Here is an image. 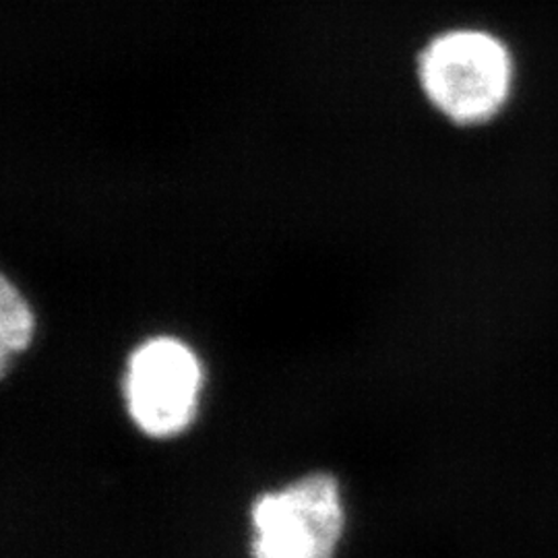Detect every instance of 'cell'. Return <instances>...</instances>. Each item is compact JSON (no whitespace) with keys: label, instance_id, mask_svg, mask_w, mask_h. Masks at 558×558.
<instances>
[{"label":"cell","instance_id":"cell-1","mask_svg":"<svg viewBox=\"0 0 558 558\" xmlns=\"http://www.w3.org/2000/svg\"><path fill=\"white\" fill-rule=\"evenodd\" d=\"M513 77L507 44L478 27L445 29L416 57L420 94L456 126H478L495 119L509 101Z\"/></svg>","mask_w":558,"mask_h":558},{"label":"cell","instance_id":"cell-2","mask_svg":"<svg viewBox=\"0 0 558 558\" xmlns=\"http://www.w3.org/2000/svg\"><path fill=\"white\" fill-rule=\"evenodd\" d=\"M253 558H333L343 534L338 480L325 472L290 482L253 502Z\"/></svg>","mask_w":558,"mask_h":558},{"label":"cell","instance_id":"cell-3","mask_svg":"<svg viewBox=\"0 0 558 558\" xmlns=\"http://www.w3.org/2000/svg\"><path fill=\"white\" fill-rule=\"evenodd\" d=\"M201 364L195 352L174 338H154L131 354L124 399L131 418L154 439L182 433L197 414Z\"/></svg>","mask_w":558,"mask_h":558},{"label":"cell","instance_id":"cell-4","mask_svg":"<svg viewBox=\"0 0 558 558\" xmlns=\"http://www.w3.org/2000/svg\"><path fill=\"white\" fill-rule=\"evenodd\" d=\"M36 317L27 304L20 288L11 279L2 278L0 283V352H2V371L7 373L11 356L23 352L34 338Z\"/></svg>","mask_w":558,"mask_h":558}]
</instances>
